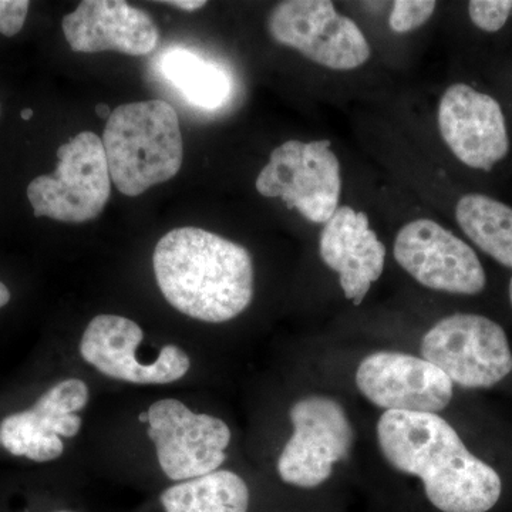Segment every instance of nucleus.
<instances>
[{
	"label": "nucleus",
	"instance_id": "nucleus-1",
	"mask_svg": "<svg viewBox=\"0 0 512 512\" xmlns=\"http://www.w3.org/2000/svg\"><path fill=\"white\" fill-rule=\"evenodd\" d=\"M383 456L396 470L419 477L443 512H487L503 483L493 467L470 453L457 431L434 413L386 412L377 423Z\"/></svg>",
	"mask_w": 512,
	"mask_h": 512
},
{
	"label": "nucleus",
	"instance_id": "nucleus-2",
	"mask_svg": "<svg viewBox=\"0 0 512 512\" xmlns=\"http://www.w3.org/2000/svg\"><path fill=\"white\" fill-rule=\"evenodd\" d=\"M154 274L164 298L192 319L237 318L254 298V264L247 248L200 228H177L158 241Z\"/></svg>",
	"mask_w": 512,
	"mask_h": 512
},
{
	"label": "nucleus",
	"instance_id": "nucleus-3",
	"mask_svg": "<svg viewBox=\"0 0 512 512\" xmlns=\"http://www.w3.org/2000/svg\"><path fill=\"white\" fill-rule=\"evenodd\" d=\"M111 183L127 197L173 180L183 165L177 111L164 100L137 101L113 110L104 127Z\"/></svg>",
	"mask_w": 512,
	"mask_h": 512
},
{
	"label": "nucleus",
	"instance_id": "nucleus-4",
	"mask_svg": "<svg viewBox=\"0 0 512 512\" xmlns=\"http://www.w3.org/2000/svg\"><path fill=\"white\" fill-rule=\"evenodd\" d=\"M55 174L40 175L28 187L36 218L70 224L96 220L111 195V177L103 141L83 131L57 150Z\"/></svg>",
	"mask_w": 512,
	"mask_h": 512
},
{
	"label": "nucleus",
	"instance_id": "nucleus-5",
	"mask_svg": "<svg viewBox=\"0 0 512 512\" xmlns=\"http://www.w3.org/2000/svg\"><path fill=\"white\" fill-rule=\"evenodd\" d=\"M421 355L464 389H488L512 372L504 329L473 313H456L436 323L421 342Z\"/></svg>",
	"mask_w": 512,
	"mask_h": 512
},
{
	"label": "nucleus",
	"instance_id": "nucleus-6",
	"mask_svg": "<svg viewBox=\"0 0 512 512\" xmlns=\"http://www.w3.org/2000/svg\"><path fill=\"white\" fill-rule=\"evenodd\" d=\"M255 185L259 194L281 198L313 224H326L339 208L340 163L328 140L286 141L272 151Z\"/></svg>",
	"mask_w": 512,
	"mask_h": 512
},
{
	"label": "nucleus",
	"instance_id": "nucleus-7",
	"mask_svg": "<svg viewBox=\"0 0 512 512\" xmlns=\"http://www.w3.org/2000/svg\"><path fill=\"white\" fill-rule=\"evenodd\" d=\"M289 417L293 434L279 456V477L295 487H318L349 456L353 427L348 414L329 397L309 396L293 404Z\"/></svg>",
	"mask_w": 512,
	"mask_h": 512
},
{
	"label": "nucleus",
	"instance_id": "nucleus-8",
	"mask_svg": "<svg viewBox=\"0 0 512 512\" xmlns=\"http://www.w3.org/2000/svg\"><path fill=\"white\" fill-rule=\"evenodd\" d=\"M268 28L276 43L328 69H357L370 57L362 30L348 16L339 15L328 0L279 3L269 16Z\"/></svg>",
	"mask_w": 512,
	"mask_h": 512
},
{
	"label": "nucleus",
	"instance_id": "nucleus-9",
	"mask_svg": "<svg viewBox=\"0 0 512 512\" xmlns=\"http://www.w3.org/2000/svg\"><path fill=\"white\" fill-rule=\"evenodd\" d=\"M147 414L148 437L156 444L158 464L170 480L205 476L227 460L231 430L218 417L191 412L175 399L158 400Z\"/></svg>",
	"mask_w": 512,
	"mask_h": 512
},
{
	"label": "nucleus",
	"instance_id": "nucleus-10",
	"mask_svg": "<svg viewBox=\"0 0 512 512\" xmlns=\"http://www.w3.org/2000/svg\"><path fill=\"white\" fill-rule=\"evenodd\" d=\"M393 254L407 274L433 291L477 295L487 284L474 249L431 220L404 225L394 241Z\"/></svg>",
	"mask_w": 512,
	"mask_h": 512
},
{
	"label": "nucleus",
	"instance_id": "nucleus-11",
	"mask_svg": "<svg viewBox=\"0 0 512 512\" xmlns=\"http://www.w3.org/2000/svg\"><path fill=\"white\" fill-rule=\"evenodd\" d=\"M356 384L369 402L386 412L439 413L453 399L451 380L420 357L376 352L357 367Z\"/></svg>",
	"mask_w": 512,
	"mask_h": 512
},
{
	"label": "nucleus",
	"instance_id": "nucleus-12",
	"mask_svg": "<svg viewBox=\"0 0 512 512\" xmlns=\"http://www.w3.org/2000/svg\"><path fill=\"white\" fill-rule=\"evenodd\" d=\"M143 329L119 315L92 319L80 340V355L101 375L121 382L168 384L183 379L191 360L183 349L167 345L153 363H141L136 350L143 342Z\"/></svg>",
	"mask_w": 512,
	"mask_h": 512
},
{
	"label": "nucleus",
	"instance_id": "nucleus-13",
	"mask_svg": "<svg viewBox=\"0 0 512 512\" xmlns=\"http://www.w3.org/2000/svg\"><path fill=\"white\" fill-rule=\"evenodd\" d=\"M89 387L67 379L50 387L28 410L10 414L0 423V446L12 456L47 463L62 456V437L72 439L82 429L80 410L89 402Z\"/></svg>",
	"mask_w": 512,
	"mask_h": 512
},
{
	"label": "nucleus",
	"instance_id": "nucleus-14",
	"mask_svg": "<svg viewBox=\"0 0 512 512\" xmlns=\"http://www.w3.org/2000/svg\"><path fill=\"white\" fill-rule=\"evenodd\" d=\"M441 137L467 167L491 171L510 151L500 103L467 84L448 87L440 100Z\"/></svg>",
	"mask_w": 512,
	"mask_h": 512
},
{
	"label": "nucleus",
	"instance_id": "nucleus-15",
	"mask_svg": "<svg viewBox=\"0 0 512 512\" xmlns=\"http://www.w3.org/2000/svg\"><path fill=\"white\" fill-rule=\"evenodd\" d=\"M63 33L77 53L147 56L160 42L156 22L146 10L123 0H84L64 16Z\"/></svg>",
	"mask_w": 512,
	"mask_h": 512
},
{
	"label": "nucleus",
	"instance_id": "nucleus-16",
	"mask_svg": "<svg viewBox=\"0 0 512 512\" xmlns=\"http://www.w3.org/2000/svg\"><path fill=\"white\" fill-rule=\"evenodd\" d=\"M320 258L338 272L345 298L359 306L370 286L383 274L386 247L369 227L362 211L340 207L323 227L319 242Z\"/></svg>",
	"mask_w": 512,
	"mask_h": 512
},
{
	"label": "nucleus",
	"instance_id": "nucleus-17",
	"mask_svg": "<svg viewBox=\"0 0 512 512\" xmlns=\"http://www.w3.org/2000/svg\"><path fill=\"white\" fill-rule=\"evenodd\" d=\"M165 512H248V485L228 470L181 481L161 494Z\"/></svg>",
	"mask_w": 512,
	"mask_h": 512
},
{
	"label": "nucleus",
	"instance_id": "nucleus-18",
	"mask_svg": "<svg viewBox=\"0 0 512 512\" xmlns=\"http://www.w3.org/2000/svg\"><path fill=\"white\" fill-rule=\"evenodd\" d=\"M160 70L191 106L215 110L227 103L231 82L224 69L187 49L167 50Z\"/></svg>",
	"mask_w": 512,
	"mask_h": 512
},
{
	"label": "nucleus",
	"instance_id": "nucleus-19",
	"mask_svg": "<svg viewBox=\"0 0 512 512\" xmlns=\"http://www.w3.org/2000/svg\"><path fill=\"white\" fill-rule=\"evenodd\" d=\"M456 218L474 244L501 265L512 269V208L481 194L464 195Z\"/></svg>",
	"mask_w": 512,
	"mask_h": 512
},
{
	"label": "nucleus",
	"instance_id": "nucleus-20",
	"mask_svg": "<svg viewBox=\"0 0 512 512\" xmlns=\"http://www.w3.org/2000/svg\"><path fill=\"white\" fill-rule=\"evenodd\" d=\"M436 6L433 0H397L389 18L390 28L396 33L412 32L431 18Z\"/></svg>",
	"mask_w": 512,
	"mask_h": 512
},
{
	"label": "nucleus",
	"instance_id": "nucleus-21",
	"mask_svg": "<svg viewBox=\"0 0 512 512\" xmlns=\"http://www.w3.org/2000/svg\"><path fill=\"white\" fill-rule=\"evenodd\" d=\"M512 10L511 0H471L468 15L471 22L484 32L494 33L503 29Z\"/></svg>",
	"mask_w": 512,
	"mask_h": 512
},
{
	"label": "nucleus",
	"instance_id": "nucleus-22",
	"mask_svg": "<svg viewBox=\"0 0 512 512\" xmlns=\"http://www.w3.org/2000/svg\"><path fill=\"white\" fill-rule=\"evenodd\" d=\"M28 0H0V33L6 37L18 35L26 22Z\"/></svg>",
	"mask_w": 512,
	"mask_h": 512
},
{
	"label": "nucleus",
	"instance_id": "nucleus-23",
	"mask_svg": "<svg viewBox=\"0 0 512 512\" xmlns=\"http://www.w3.org/2000/svg\"><path fill=\"white\" fill-rule=\"evenodd\" d=\"M163 3L173 6V8L187 10V12H194V10L204 8L207 5V2H204V0H171V2Z\"/></svg>",
	"mask_w": 512,
	"mask_h": 512
},
{
	"label": "nucleus",
	"instance_id": "nucleus-24",
	"mask_svg": "<svg viewBox=\"0 0 512 512\" xmlns=\"http://www.w3.org/2000/svg\"><path fill=\"white\" fill-rule=\"evenodd\" d=\"M10 302V291L8 286L3 284V282H0V309L3 308V306L8 305Z\"/></svg>",
	"mask_w": 512,
	"mask_h": 512
},
{
	"label": "nucleus",
	"instance_id": "nucleus-25",
	"mask_svg": "<svg viewBox=\"0 0 512 512\" xmlns=\"http://www.w3.org/2000/svg\"><path fill=\"white\" fill-rule=\"evenodd\" d=\"M111 113H113V111H111L110 107L107 106V104H97L96 114L100 117V119L109 120L111 117Z\"/></svg>",
	"mask_w": 512,
	"mask_h": 512
},
{
	"label": "nucleus",
	"instance_id": "nucleus-26",
	"mask_svg": "<svg viewBox=\"0 0 512 512\" xmlns=\"http://www.w3.org/2000/svg\"><path fill=\"white\" fill-rule=\"evenodd\" d=\"M20 116H22L23 120H30L33 117V110L32 109H25L22 110V113H20Z\"/></svg>",
	"mask_w": 512,
	"mask_h": 512
},
{
	"label": "nucleus",
	"instance_id": "nucleus-27",
	"mask_svg": "<svg viewBox=\"0 0 512 512\" xmlns=\"http://www.w3.org/2000/svg\"><path fill=\"white\" fill-rule=\"evenodd\" d=\"M138 420H140L141 423H148V414H147V412L141 413L140 416H138Z\"/></svg>",
	"mask_w": 512,
	"mask_h": 512
},
{
	"label": "nucleus",
	"instance_id": "nucleus-28",
	"mask_svg": "<svg viewBox=\"0 0 512 512\" xmlns=\"http://www.w3.org/2000/svg\"><path fill=\"white\" fill-rule=\"evenodd\" d=\"M510 299H511V305H512V278L510 281Z\"/></svg>",
	"mask_w": 512,
	"mask_h": 512
},
{
	"label": "nucleus",
	"instance_id": "nucleus-29",
	"mask_svg": "<svg viewBox=\"0 0 512 512\" xmlns=\"http://www.w3.org/2000/svg\"><path fill=\"white\" fill-rule=\"evenodd\" d=\"M59 512H70V511H59Z\"/></svg>",
	"mask_w": 512,
	"mask_h": 512
}]
</instances>
